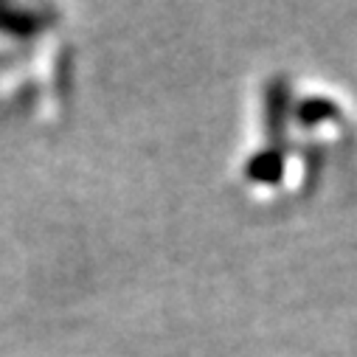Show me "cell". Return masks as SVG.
Here are the masks:
<instances>
[{"mask_svg": "<svg viewBox=\"0 0 357 357\" xmlns=\"http://www.w3.org/2000/svg\"><path fill=\"white\" fill-rule=\"evenodd\" d=\"M248 177L253 183H267V186H273L282 181V174H284V155L282 149H261L256 152L250 160H248Z\"/></svg>", "mask_w": 357, "mask_h": 357, "instance_id": "1", "label": "cell"}, {"mask_svg": "<svg viewBox=\"0 0 357 357\" xmlns=\"http://www.w3.org/2000/svg\"><path fill=\"white\" fill-rule=\"evenodd\" d=\"M264 107H267V127L276 141L284 138V124H287V107H290V91L284 82H273L267 87L264 96Z\"/></svg>", "mask_w": 357, "mask_h": 357, "instance_id": "2", "label": "cell"}, {"mask_svg": "<svg viewBox=\"0 0 357 357\" xmlns=\"http://www.w3.org/2000/svg\"><path fill=\"white\" fill-rule=\"evenodd\" d=\"M337 116V105L324 99V96H312V99H304L298 107H296V119L301 127H315L326 119H335Z\"/></svg>", "mask_w": 357, "mask_h": 357, "instance_id": "3", "label": "cell"}]
</instances>
